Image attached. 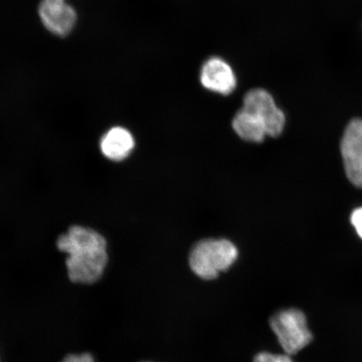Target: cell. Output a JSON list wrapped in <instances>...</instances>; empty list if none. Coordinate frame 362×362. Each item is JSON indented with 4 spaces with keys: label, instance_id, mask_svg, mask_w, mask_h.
I'll return each mask as SVG.
<instances>
[{
    "label": "cell",
    "instance_id": "obj_10",
    "mask_svg": "<svg viewBox=\"0 0 362 362\" xmlns=\"http://www.w3.org/2000/svg\"><path fill=\"white\" fill-rule=\"evenodd\" d=\"M253 362H294L287 354H272L269 352H261L255 356Z\"/></svg>",
    "mask_w": 362,
    "mask_h": 362
},
{
    "label": "cell",
    "instance_id": "obj_2",
    "mask_svg": "<svg viewBox=\"0 0 362 362\" xmlns=\"http://www.w3.org/2000/svg\"><path fill=\"white\" fill-rule=\"evenodd\" d=\"M238 251L226 239H206L199 242L189 255V266L198 277L212 280L228 270L236 262Z\"/></svg>",
    "mask_w": 362,
    "mask_h": 362
},
{
    "label": "cell",
    "instance_id": "obj_12",
    "mask_svg": "<svg viewBox=\"0 0 362 362\" xmlns=\"http://www.w3.org/2000/svg\"><path fill=\"white\" fill-rule=\"evenodd\" d=\"M62 362H94V359L92 355L84 353V354L67 356Z\"/></svg>",
    "mask_w": 362,
    "mask_h": 362
},
{
    "label": "cell",
    "instance_id": "obj_4",
    "mask_svg": "<svg viewBox=\"0 0 362 362\" xmlns=\"http://www.w3.org/2000/svg\"><path fill=\"white\" fill-rule=\"evenodd\" d=\"M243 110L259 117L270 137L276 138L283 133L286 119L268 90L262 88L249 90L244 96Z\"/></svg>",
    "mask_w": 362,
    "mask_h": 362
},
{
    "label": "cell",
    "instance_id": "obj_6",
    "mask_svg": "<svg viewBox=\"0 0 362 362\" xmlns=\"http://www.w3.org/2000/svg\"><path fill=\"white\" fill-rule=\"evenodd\" d=\"M39 16L45 29L59 37H65L74 30L78 16L66 0H42Z\"/></svg>",
    "mask_w": 362,
    "mask_h": 362
},
{
    "label": "cell",
    "instance_id": "obj_8",
    "mask_svg": "<svg viewBox=\"0 0 362 362\" xmlns=\"http://www.w3.org/2000/svg\"><path fill=\"white\" fill-rule=\"evenodd\" d=\"M134 146L133 134L123 127H113L103 136L100 141L103 156L113 162L126 160L133 152Z\"/></svg>",
    "mask_w": 362,
    "mask_h": 362
},
{
    "label": "cell",
    "instance_id": "obj_3",
    "mask_svg": "<svg viewBox=\"0 0 362 362\" xmlns=\"http://www.w3.org/2000/svg\"><path fill=\"white\" fill-rule=\"evenodd\" d=\"M270 327L277 337L285 354L288 356L296 355L305 349L313 339L306 316L300 310L279 311L272 317Z\"/></svg>",
    "mask_w": 362,
    "mask_h": 362
},
{
    "label": "cell",
    "instance_id": "obj_9",
    "mask_svg": "<svg viewBox=\"0 0 362 362\" xmlns=\"http://www.w3.org/2000/svg\"><path fill=\"white\" fill-rule=\"evenodd\" d=\"M233 128L240 138L247 142L261 143L267 135L261 119L243 108L235 115Z\"/></svg>",
    "mask_w": 362,
    "mask_h": 362
},
{
    "label": "cell",
    "instance_id": "obj_7",
    "mask_svg": "<svg viewBox=\"0 0 362 362\" xmlns=\"http://www.w3.org/2000/svg\"><path fill=\"white\" fill-rule=\"evenodd\" d=\"M200 81L204 88L221 95H230L237 88V76L228 62L214 57L201 68Z\"/></svg>",
    "mask_w": 362,
    "mask_h": 362
},
{
    "label": "cell",
    "instance_id": "obj_5",
    "mask_svg": "<svg viewBox=\"0 0 362 362\" xmlns=\"http://www.w3.org/2000/svg\"><path fill=\"white\" fill-rule=\"evenodd\" d=\"M341 151L348 179L356 187L362 188V119H353L348 124Z\"/></svg>",
    "mask_w": 362,
    "mask_h": 362
},
{
    "label": "cell",
    "instance_id": "obj_1",
    "mask_svg": "<svg viewBox=\"0 0 362 362\" xmlns=\"http://www.w3.org/2000/svg\"><path fill=\"white\" fill-rule=\"evenodd\" d=\"M59 250L66 253L68 277L71 282L90 284L98 281L108 262L107 243L92 228L72 226L57 239Z\"/></svg>",
    "mask_w": 362,
    "mask_h": 362
},
{
    "label": "cell",
    "instance_id": "obj_11",
    "mask_svg": "<svg viewBox=\"0 0 362 362\" xmlns=\"http://www.w3.org/2000/svg\"><path fill=\"white\" fill-rule=\"evenodd\" d=\"M351 221L352 225L354 226L356 233L362 238V207L353 211Z\"/></svg>",
    "mask_w": 362,
    "mask_h": 362
}]
</instances>
